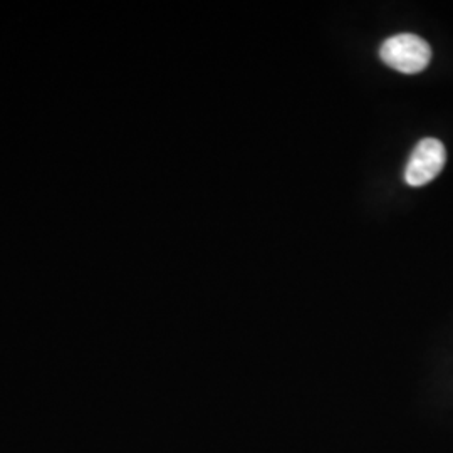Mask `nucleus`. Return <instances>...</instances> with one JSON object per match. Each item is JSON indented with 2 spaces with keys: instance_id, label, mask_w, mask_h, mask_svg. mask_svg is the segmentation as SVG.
<instances>
[{
  "instance_id": "obj_2",
  "label": "nucleus",
  "mask_w": 453,
  "mask_h": 453,
  "mask_svg": "<svg viewBox=\"0 0 453 453\" xmlns=\"http://www.w3.org/2000/svg\"><path fill=\"white\" fill-rule=\"evenodd\" d=\"M447 163V150L437 138H423L411 151L405 170L410 187H423L437 179Z\"/></svg>"
},
{
  "instance_id": "obj_1",
  "label": "nucleus",
  "mask_w": 453,
  "mask_h": 453,
  "mask_svg": "<svg viewBox=\"0 0 453 453\" xmlns=\"http://www.w3.org/2000/svg\"><path fill=\"white\" fill-rule=\"evenodd\" d=\"M380 56L389 67L403 74H417L430 65L432 48L417 34H396L381 44Z\"/></svg>"
}]
</instances>
